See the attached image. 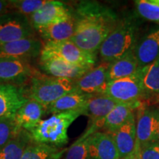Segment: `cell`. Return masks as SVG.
I'll use <instances>...</instances> for the list:
<instances>
[{"instance_id":"1","label":"cell","mask_w":159,"mask_h":159,"mask_svg":"<svg viewBox=\"0 0 159 159\" xmlns=\"http://www.w3.org/2000/svg\"><path fill=\"white\" fill-rule=\"evenodd\" d=\"M78 17L70 39L80 49L96 55L105 39L116 26L115 16L96 2H83L77 9Z\"/></svg>"},{"instance_id":"2","label":"cell","mask_w":159,"mask_h":159,"mask_svg":"<svg viewBox=\"0 0 159 159\" xmlns=\"http://www.w3.org/2000/svg\"><path fill=\"white\" fill-rule=\"evenodd\" d=\"M81 115V111H70L52 114L49 118L42 119L28 132L32 141L61 148L69 142V128Z\"/></svg>"},{"instance_id":"3","label":"cell","mask_w":159,"mask_h":159,"mask_svg":"<svg viewBox=\"0 0 159 159\" xmlns=\"http://www.w3.org/2000/svg\"><path fill=\"white\" fill-rule=\"evenodd\" d=\"M75 81L46 75L36 71L30 80V87L25 89L29 99L47 107L64 95L75 90Z\"/></svg>"},{"instance_id":"4","label":"cell","mask_w":159,"mask_h":159,"mask_svg":"<svg viewBox=\"0 0 159 159\" xmlns=\"http://www.w3.org/2000/svg\"><path fill=\"white\" fill-rule=\"evenodd\" d=\"M136 27L129 21L117 24L99 49L103 62L111 63L133 50L136 42Z\"/></svg>"},{"instance_id":"5","label":"cell","mask_w":159,"mask_h":159,"mask_svg":"<svg viewBox=\"0 0 159 159\" xmlns=\"http://www.w3.org/2000/svg\"><path fill=\"white\" fill-rule=\"evenodd\" d=\"M39 57L40 61L56 57L87 68L94 67L97 62L96 55L82 50L71 40L46 42L43 45Z\"/></svg>"},{"instance_id":"6","label":"cell","mask_w":159,"mask_h":159,"mask_svg":"<svg viewBox=\"0 0 159 159\" xmlns=\"http://www.w3.org/2000/svg\"><path fill=\"white\" fill-rule=\"evenodd\" d=\"M34 29L27 16L11 11L0 16V44L34 38Z\"/></svg>"},{"instance_id":"7","label":"cell","mask_w":159,"mask_h":159,"mask_svg":"<svg viewBox=\"0 0 159 159\" xmlns=\"http://www.w3.org/2000/svg\"><path fill=\"white\" fill-rule=\"evenodd\" d=\"M103 94L119 103L141 101L142 97L146 96L137 74L108 82Z\"/></svg>"},{"instance_id":"8","label":"cell","mask_w":159,"mask_h":159,"mask_svg":"<svg viewBox=\"0 0 159 159\" xmlns=\"http://www.w3.org/2000/svg\"><path fill=\"white\" fill-rule=\"evenodd\" d=\"M136 131L139 148L156 142L159 123V110L150 108L142 103L136 109Z\"/></svg>"},{"instance_id":"9","label":"cell","mask_w":159,"mask_h":159,"mask_svg":"<svg viewBox=\"0 0 159 159\" xmlns=\"http://www.w3.org/2000/svg\"><path fill=\"white\" fill-rule=\"evenodd\" d=\"M36 72L28 61L19 59H0V84L22 86Z\"/></svg>"},{"instance_id":"10","label":"cell","mask_w":159,"mask_h":159,"mask_svg":"<svg viewBox=\"0 0 159 159\" xmlns=\"http://www.w3.org/2000/svg\"><path fill=\"white\" fill-rule=\"evenodd\" d=\"M42 48L41 41L35 37L0 44V59H19L29 62L40 57Z\"/></svg>"},{"instance_id":"11","label":"cell","mask_w":159,"mask_h":159,"mask_svg":"<svg viewBox=\"0 0 159 159\" xmlns=\"http://www.w3.org/2000/svg\"><path fill=\"white\" fill-rule=\"evenodd\" d=\"M109 134L114 139L119 159L128 158L140 150L136 138L135 113L120 128Z\"/></svg>"},{"instance_id":"12","label":"cell","mask_w":159,"mask_h":159,"mask_svg":"<svg viewBox=\"0 0 159 159\" xmlns=\"http://www.w3.org/2000/svg\"><path fill=\"white\" fill-rule=\"evenodd\" d=\"M111 63L102 62L75 81L76 90L92 95L103 94L108 84V71Z\"/></svg>"},{"instance_id":"13","label":"cell","mask_w":159,"mask_h":159,"mask_svg":"<svg viewBox=\"0 0 159 159\" xmlns=\"http://www.w3.org/2000/svg\"><path fill=\"white\" fill-rule=\"evenodd\" d=\"M72 15L70 9L62 2L48 0L39 11L29 17L34 30L66 19Z\"/></svg>"},{"instance_id":"14","label":"cell","mask_w":159,"mask_h":159,"mask_svg":"<svg viewBox=\"0 0 159 159\" xmlns=\"http://www.w3.org/2000/svg\"><path fill=\"white\" fill-rule=\"evenodd\" d=\"M142 103V101L119 103L104 119L91 124L89 128L94 132H96L99 128H104L108 134L114 132L128 120Z\"/></svg>"},{"instance_id":"15","label":"cell","mask_w":159,"mask_h":159,"mask_svg":"<svg viewBox=\"0 0 159 159\" xmlns=\"http://www.w3.org/2000/svg\"><path fill=\"white\" fill-rule=\"evenodd\" d=\"M28 99L22 86L0 84V119L14 118L19 109Z\"/></svg>"},{"instance_id":"16","label":"cell","mask_w":159,"mask_h":159,"mask_svg":"<svg viewBox=\"0 0 159 159\" xmlns=\"http://www.w3.org/2000/svg\"><path fill=\"white\" fill-rule=\"evenodd\" d=\"M40 69L49 76L66 78L75 81L91 68L68 63L60 58L52 57L39 61Z\"/></svg>"},{"instance_id":"17","label":"cell","mask_w":159,"mask_h":159,"mask_svg":"<svg viewBox=\"0 0 159 159\" xmlns=\"http://www.w3.org/2000/svg\"><path fill=\"white\" fill-rule=\"evenodd\" d=\"M89 159H119L114 139L108 133L96 131L89 136Z\"/></svg>"},{"instance_id":"18","label":"cell","mask_w":159,"mask_h":159,"mask_svg":"<svg viewBox=\"0 0 159 159\" xmlns=\"http://www.w3.org/2000/svg\"><path fill=\"white\" fill-rule=\"evenodd\" d=\"M134 55L139 68L153 63L159 57V28L147 34L137 44H135Z\"/></svg>"},{"instance_id":"19","label":"cell","mask_w":159,"mask_h":159,"mask_svg":"<svg viewBox=\"0 0 159 159\" xmlns=\"http://www.w3.org/2000/svg\"><path fill=\"white\" fill-rule=\"evenodd\" d=\"M45 114H47L45 106L33 99H28L17 111L14 120L20 130L29 132L42 120L41 119Z\"/></svg>"},{"instance_id":"20","label":"cell","mask_w":159,"mask_h":159,"mask_svg":"<svg viewBox=\"0 0 159 159\" xmlns=\"http://www.w3.org/2000/svg\"><path fill=\"white\" fill-rule=\"evenodd\" d=\"M117 104L119 102L105 94H92L80 111L82 115L89 117L93 124L104 119Z\"/></svg>"},{"instance_id":"21","label":"cell","mask_w":159,"mask_h":159,"mask_svg":"<svg viewBox=\"0 0 159 159\" xmlns=\"http://www.w3.org/2000/svg\"><path fill=\"white\" fill-rule=\"evenodd\" d=\"M76 26V19L71 15L66 19L53 23L36 30L45 43L49 41H61L70 40Z\"/></svg>"},{"instance_id":"22","label":"cell","mask_w":159,"mask_h":159,"mask_svg":"<svg viewBox=\"0 0 159 159\" xmlns=\"http://www.w3.org/2000/svg\"><path fill=\"white\" fill-rule=\"evenodd\" d=\"M139 69L134 51L131 50L123 57L111 63L108 71V81L132 76L136 74Z\"/></svg>"},{"instance_id":"23","label":"cell","mask_w":159,"mask_h":159,"mask_svg":"<svg viewBox=\"0 0 159 159\" xmlns=\"http://www.w3.org/2000/svg\"><path fill=\"white\" fill-rule=\"evenodd\" d=\"M91 95L75 89L64 95L47 107V114H58L70 111H80Z\"/></svg>"},{"instance_id":"24","label":"cell","mask_w":159,"mask_h":159,"mask_svg":"<svg viewBox=\"0 0 159 159\" xmlns=\"http://www.w3.org/2000/svg\"><path fill=\"white\" fill-rule=\"evenodd\" d=\"M145 95L159 97V57L137 71Z\"/></svg>"},{"instance_id":"25","label":"cell","mask_w":159,"mask_h":159,"mask_svg":"<svg viewBox=\"0 0 159 159\" xmlns=\"http://www.w3.org/2000/svg\"><path fill=\"white\" fill-rule=\"evenodd\" d=\"M31 142L29 133L21 130L13 140L0 149V159H21L26 147Z\"/></svg>"},{"instance_id":"26","label":"cell","mask_w":159,"mask_h":159,"mask_svg":"<svg viewBox=\"0 0 159 159\" xmlns=\"http://www.w3.org/2000/svg\"><path fill=\"white\" fill-rule=\"evenodd\" d=\"M63 150L49 145L32 142L26 147L21 159H60Z\"/></svg>"},{"instance_id":"27","label":"cell","mask_w":159,"mask_h":159,"mask_svg":"<svg viewBox=\"0 0 159 159\" xmlns=\"http://www.w3.org/2000/svg\"><path fill=\"white\" fill-rule=\"evenodd\" d=\"M92 134V131L87 129L85 134L69 148L64 159H89V139Z\"/></svg>"},{"instance_id":"28","label":"cell","mask_w":159,"mask_h":159,"mask_svg":"<svg viewBox=\"0 0 159 159\" xmlns=\"http://www.w3.org/2000/svg\"><path fill=\"white\" fill-rule=\"evenodd\" d=\"M135 4L141 16L159 25V2L157 0H137Z\"/></svg>"},{"instance_id":"29","label":"cell","mask_w":159,"mask_h":159,"mask_svg":"<svg viewBox=\"0 0 159 159\" xmlns=\"http://www.w3.org/2000/svg\"><path fill=\"white\" fill-rule=\"evenodd\" d=\"M48 0H11L10 10L15 11L30 17L42 7Z\"/></svg>"},{"instance_id":"30","label":"cell","mask_w":159,"mask_h":159,"mask_svg":"<svg viewBox=\"0 0 159 159\" xmlns=\"http://www.w3.org/2000/svg\"><path fill=\"white\" fill-rule=\"evenodd\" d=\"M20 130L14 118L0 119V149L13 140Z\"/></svg>"},{"instance_id":"31","label":"cell","mask_w":159,"mask_h":159,"mask_svg":"<svg viewBox=\"0 0 159 159\" xmlns=\"http://www.w3.org/2000/svg\"><path fill=\"white\" fill-rule=\"evenodd\" d=\"M139 152L142 159H159V144L155 142L143 147Z\"/></svg>"},{"instance_id":"32","label":"cell","mask_w":159,"mask_h":159,"mask_svg":"<svg viewBox=\"0 0 159 159\" xmlns=\"http://www.w3.org/2000/svg\"><path fill=\"white\" fill-rule=\"evenodd\" d=\"M9 11H11L10 10L9 1L0 0V16L5 14Z\"/></svg>"},{"instance_id":"33","label":"cell","mask_w":159,"mask_h":159,"mask_svg":"<svg viewBox=\"0 0 159 159\" xmlns=\"http://www.w3.org/2000/svg\"><path fill=\"white\" fill-rule=\"evenodd\" d=\"M139 151H140V150H139V151H137L135 154L132 155L131 156L128 157V158H125V159H142L140 157V152H139Z\"/></svg>"},{"instance_id":"34","label":"cell","mask_w":159,"mask_h":159,"mask_svg":"<svg viewBox=\"0 0 159 159\" xmlns=\"http://www.w3.org/2000/svg\"><path fill=\"white\" fill-rule=\"evenodd\" d=\"M156 143H158V144H159V123H158V130H157V133H156Z\"/></svg>"},{"instance_id":"35","label":"cell","mask_w":159,"mask_h":159,"mask_svg":"<svg viewBox=\"0 0 159 159\" xmlns=\"http://www.w3.org/2000/svg\"><path fill=\"white\" fill-rule=\"evenodd\" d=\"M157 1H158V2H159V0H157Z\"/></svg>"}]
</instances>
